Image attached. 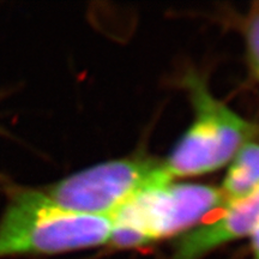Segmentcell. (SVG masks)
<instances>
[{
  "label": "cell",
  "mask_w": 259,
  "mask_h": 259,
  "mask_svg": "<svg viewBox=\"0 0 259 259\" xmlns=\"http://www.w3.org/2000/svg\"><path fill=\"white\" fill-rule=\"evenodd\" d=\"M0 218V259L52 255L108 245L112 219L71 215L48 206L36 189L10 187Z\"/></svg>",
  "instance_id": "1"
},
{
  "label": "cell",
  "mask_w": 259,
  "mask_h": 259,
  "mask_svg": "<svg viewBox=\"0 0 259 259\" xmlns=\"http://www.w3.org/2000/svg\"><path fill=\"white\" fill-rule=\"evenodd\" d=\"M225 206L220 189L204 184L170 181L147 187L113 213L108 245L128 250L179 236Z\"/></svg>",
  "instance_id": "2"
},
{
  "label": "cell",
  "mask_w": 259,
  "mask_h": 259,
  "mask_svg": "<svg viewBox=\"0 0 259 259\" xmlns=\"http://www.w3.org/2000/svg\"><path fill=\"white\" fill-rule=\"evenodd\" d=\"M183 84L194 115L189 130L162 161L171 180L203 176L225 167L257 134L254 124L212 95L199 73L189 71Z\"/></svg>",
  "instance_id": "3"
},
{
  "label": "cell",
  "mask_w": 259,
  "mask_h": 259,
  "mask_svg": "<svg viewBox=\"0 0 259 259\" xmlns=\"http://www.w3.org/2000/svg\"><path fill=\"white\" fill-rule=\"evenodd\" d=\"M170 181L162 161L126 157L97 163L36 190L48 206L60 212L112 218L139 191Z\"/></svg>",
  "instance_id": "4"
},
{
  "label": "cell",
  "mask_w": 259,
  "mask_h": 259,
  "mask_svg": "<svg viewBox=\"0 0 259 259\" xmlns=\"http://www.w3.org/2000/svg\"><path fill=\"white\" fill-rule=\"evenodd\" d=\"M259 223V190L225 206L212 221L203 222L178 236L170 259H203L210 252L250 236Z\"/></svg>",
  "instance_id": "5"
},
{
  "label": "cell",
  "mask_w": 259,
  "mask_h": 259,
  "mask_svg": "<svg viewBox=\"0 0 259 259\" xmlns=\"http://www.w3.org/2000/svg\"><path fill=\"white\" fill-rule=\"evenodd\" d=\"M259 190V144H246L231 161L220 187L226 206L250 197Z\"/></svg>",
  "instance_id": "6"
},
{
  "label": "cell",
  "mask_w": 259,
  "mask_h": 259,
  "mask_svg": "<svg viewBox=\"0 0 259 259\" xmlns=\"http://www.w3.org/2000/svg\"><path fill=\"white\" fill-rule=\"evenodd\" d=\"M244 35L252 72L259 79V9H253L244 25Z\"/></svg>",
  "instance_id": "7"
},
{
  "label": "cell",
  "mask_w": 259,
  "mask_h": 259,
  "mask_svg": "<svg viewBox=\"0 0 259 259\" xmlns=\"http://www.w3.org/2000/svg\"><path fill=\"white\" fill-rule=\"evenodd\" d=\"M252 259H259V223L250 234Z\"/></svg>",
  "instance_id": "8"
}]
</instances>
